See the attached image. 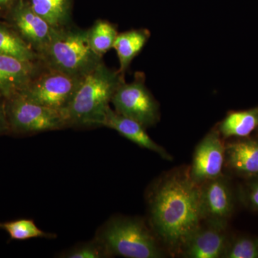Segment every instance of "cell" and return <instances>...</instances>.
Returning <instances> with one entry per match:
<instances>
[{"mask_svg":"<svg viewBox=\"0 0 258 258\" xmlns=\"http://www.w3.org/2000/svg\"><path fill=\"white\" fill-rule=\"evenodd\" d=\"M149 225L171 254H181L202 224L200 186L189 171L178 169L163 176L148 193Z\"/></svg>","mask_w":258,"mask_h":258,"instance_id":"1","label":"cell"},{"mask_svg":"<svg viewBox=\"0 0 258 258\" xmlns=\"http://www.w3.org/2000/svg\"><path fill=\"white\" fill-rule=\"evenodd\" d=\"M124 76L104 62L83 78L64 112L68 128L103 127L110 103Z\"/></svg>","mask_w":258,"mask_h":258,"instance_id":"2","label":"cell"},{"mask_svg":"<svg viewBox=\"0 0 258 258\" xmlns=\"http://www.w3.org/2000/svg\"><path fill=\"white\" fill-rule=\"evenodd\" d=\"M39 57L47 67L81 79L103 62V56L90 45L88 29L73 24L52 29L50 41Z\"/></svg>","mask_w":258,"mask_h":258,"instance_id":"3","label":"cell"},{"mask_svg":"<svg viewBox=\"0 0 258 258\" xmlns=\"http://www.w3.org/2000/svg\"><path fill=\"white\" fill-rule=\"evenodd\" d=\"M94 237L104 245L111 257H165L157 236L139 217H112L97 230Z\"/></svg>","mask_w":258,"mask_h":258,"instance_id":"4","label":"cell"},{"mask_svg":"<svg viewBox=\"0 0 258 258\" xmlns=\"http://www.w3.org/2000/svg\"><path fill=\"white\" fill-rule=\"evenodd\" d=\"M10 134L29 136L68 128L63 113L30 101L21 95L6 101Z\"/></svg>","mask_w":258,"mask_h":258,"instance_id":"5","label":"cell"},{"mask_svg":"<svg viewBox=\"0 0 258 258\" xmlns=\"http://www.w3.org/2000/svg\"><path fill=\"white\" fill-rule=\"evenodd\" d=\"M82 79L43 64L38 74L20 95L42 106L60 111L64 115Z\"/></svg>","mask_w":258,"mask_h":258,"instance_id":"6","label":"cell"},{"mask_svg":"<svg viewBox=\"0 0 258 258\" xmlns=\"http://www.w3.org/2000/svg\"><path fill=\"white\" fill-rule=\"evenodd\" d=\"M115 111L149 128L160 120L159 104L145 84L143 73H137L134 81L120 85L112 98Z\"/></svg>","mask_w":258,"mask_h":258,"instance_id":"7","label":"cell"},{"mask_svg":"<svg viewBox=\"0 0 258 258\" xmlns=\"http://www.w3.org/2000/svg\"><path fill=\"white\" fill-rule=\"evenodd\" d=\"M234 194L229 180L222 175L200 186L202 222L227 227L235 207Z\"/></svg>","mask_w":258,"mask_h":258,"instance_id":"8","label":"cell"},{"mask_svg":"<svg viewBox=\"0 0 258 258\" xmlns=\"http://www.w3.org/2000/svg\"><path fill=\"white\" fill-rule=\"evenodd\" d=\"M217 128L212 129L195 148L189 174L198 186L223 175L225 144Z\"/></svg>","mask_w":258,"mask_h":258,"instance_id":"9","label":"cell"},{"mask_svg":"<svg viewBox=\"0 0 258 258\" xmlns=\"http://www.w3.org/2000/svg\"><path fill=\"white\" fill-rule=\"evenodd\" d=\"M10 27L40 53L50 41L52 28L32 9L29 3L18 0L10 14Z\"/></svg>","mask_w":258,"mask_h":258,"instance_id":"10","label":"cell"},{"mask_svg":"<svg viewBox=\"0 0 258 258\" xmlns=\"http://www.w3.org/2000/svg\"><path fill=\"white\" fill-rule=\"evenodd\" d=\"M227 227L202 222L180 255L187 258H223L230 237Z\"/></svg>","mask_w":258,"mask_h":258,"instance_id":"11","label":"cell"},{"mask_svg":"<svg viewBox=\"0 0 258 258\" xmlns=\"http://www.w3.org/2000/svg\"><path fill=\"white\" fill-rule=\"evenodd\" d=\"M42 66L40 60L31 62L0 55V98L7 101L20 94Z\"/></svg>","mask_w":258,"mask_h":258,"instance_id":"12","label":"cell"},{"mask_svg":"<svg viewBox=\"0 0 258 258\" xmlns=\"http://www.w3.org/2000/svg\"><path fill=\"white\" fill-rule=\"evenodd\" d=\"M235 175L258 176V139L241 138L225 144V165Z\"/></svg>","mask_w":258,"mask_h":258,"instance_id":"13","label":"cell"},{"mask_svg":"<svg viewBox=\"0 0 258 258\" xmlns=\"http://www.w3.org/2000/svg\"><path fill=\"white\" fill-rule=\"evenodd\" d=\"M103 127L115 130L139 147L152 151L166 160H172L170 154L149 137L147 128L136 120L120 114L111 107L107 111Z\"/></svg>","mask_w":258,"mask_h":258,"instance_id":"14","label":"cell"},{"mask_svg":"<svg viewBox=\"0 0 258 258\" xmlns=\"http://www.w3.org/2000/svg\"><path fill=\"white\" fill-rule=\"evenodd\" d=\"M151 37L148 29H133L118 33L113 48L119 60L118 71L125 76L134 59L143 50Z\"/></svg>","mask_w":258,"mask_h":258,"instance_id":"15","label":"cell"},{"mask_svg":"<svg viewBox=\"0 0 258 258\" xmlns=\"http://www.w3.org/2000/svg\"><path fill=\"white\" fill-rule=\"evenodd\" d=\"M257 128L258 108L230 112L217 127L223 139L245 138Z\"/></svg>","mask_w":258,"mask_h":258,"instance_id":"16","label":"cell"},{"mask_svg":"<svg viewBox=\"0 0 258 258\" xmlns=\"http://www.w3.org/2000/svg\"><path fill=\"white\" fill-rule=\"evenodd\" d=\"M32 9L52 28L71 25V0H30Z\"/></svg>","mask_w":258,"mask_h":258,"instance_id":"17","label":"cell"},{"mask_svg":"<svg viewBox=\"0 0 258 258\" xmlns=\"http://www.w3.org/2000/svg\"><path fill=\"white\" fill-rule=\"evenodd\" d=\"M0 55L25 61L40 60L38 53L11 27L0 25Z\"/></svg>","mask_w":258,"mask_h":258,"instance_id":"18","label":"cell"},{"mask_svg":"<svg viewBox=\"0 0 258 258\" xmlns=\"http://www.w3.org/2000/svg\"><path fill=\"white\" fill-rule=\"evenodd\" d=\"M118 32L114 24L106 20H98L88 29L90 45L98 55L103 56L113 48Z\"/></svg>","mask_w":258,"mask_h":258,"instance_id":"19","label":"cell"},{"mask_svg":"<svg viewBox=\"0 0 258 258\" xmlns=\"http://www.w3.org/2000/svg\"><path fill=\"white\" fill-rule=\"evenodd\" d=\"M0 229L6 231L11 240H27L33 238L55 239L57 235L45 232L30 219H19L0 222Z\"/></svg>","mask_w":258,"mask_h":258,"instance_id":"20","label":"cell"},{"mask_svg":"<svg viewBox=\"0 0 258 258\" xmlns=\"http://www.w3.org/2000/svg\"><path fill=\"white\" fill-rule=\"evenodd\" d=\"M60 258H108L111 257L103 244L93 237L92 240L80 242L57 254Z\"/></svg>","mask_w":258,"mask_h":258,"instance_id":"21","label":"cell"},{"mask_svg":"<svg viewBox=\"0 0 258 258\" xmlns=\"http://www.w3.org/2000/svg\"><path fill=\"white\" fill-rule=\"evenodd\" d=\"M223 258H258V239L244 236L229 239Z\"/></svg>","mask_w":258,"mask_h":258,"instance_id":"22","label":"cell"},{"mask_svg":"<svg viewBox=\"0 0 258 258\" xmlns=\"http://www.w3.org/2000/svg\"><path fill=\"white\" fill-rule=\"evenodd\" d=\"M247 179L242 191V198L249 209L258 212V176Z\"/></svg>","mask_w":258,"mask_h":258,"instance_id":"23","label":"cell"},{"mask_svg":"<svg viewBox=\"0 0 258 258\" xmlns=\"http://www.w3.org/2000/svg\"><path fill=\"white\" fill-rule=\"evenodd\" d=\"M10 134V127L7 117L6 101L0 98V137Z\"/></svg>","mask_w":258,"mask_h":258,"instance_id":"24","label":"cell"},{"mask_svg":"<svg viewBox=\"0 0 258 258\" xmlns=\"http://www.w3.org/2000/svg\"><path fill=\"white\" fill-rule=\"evenodd\" d=\"M13 1V0H0V5H8Z\"/></svg>","mask_w":258,"mask_h":258,"instance_id":"25","label":"cell"},{"mask_svg":"<svg viewBox=\"0 0 258 258\" xmlns=\"http://www.w3.org/2000/svg\"></svg>","mask_w":258,"mask_h":258,"instance_id":"26","label":"cell"}]
</instances>
